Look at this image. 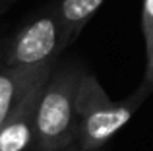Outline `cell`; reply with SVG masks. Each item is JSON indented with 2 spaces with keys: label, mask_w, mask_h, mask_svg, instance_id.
<instances>
[{
  "label": "cell",
  "mask_w": 153,
  "mask_h": 151,
  "mask_svg": "<svg viewBox=\"0 0 153 151\" xmlns=\"http://www.w3.org/2000/svg\"><path fill=\"white\" fill-rule=\"evenodd\" d=\"M60 151H79V149L76 147V145H72V147H68V149H60Z\"/></svg>",
  "instance_id": "11"
},
{
  "label": "cell",
  "mask_w": 153,
  "mask_h": 151,
  "mask_svg": "<svg viewBox=\"0 0 153 151\" xmlns=\"http://www.w3.org/2000/svg\"><path fill=\"white\" fill-rule=\"evenodd\" d=\"M82 68L74 62H56L35 113V149L60 151L76 140V91Z\"/></svg>",
  "instance_id": "2"
},
{
  "label": "cell",
  "mask_w": 153,
  "mask_h": 151,
  "mask_svg": "<svg viewBox=\"0 0 153 151\" xmlns=\"http://www.w3.org/2000/svg\"><path fill=\"white\" fill-rule=\"evenodd\" d=\"M12 2H14V0H0V12H4Z\"/></svg>",
  "instance_id": "9"
},
{
  "label": "cell",
  "mask_w": 153,
  "mask_h": 151,
  "mask_svg": "<svg viewBox=\"0 0 153 151\" xmlns=\"http://www.w3.org/2000/svg\"><path fill=\"white\" fill-rule=\"evenodd\" d=\"M56 62L39 66H0V126L35 85L49 78Z\"/></svg>",
  "instance_id": "5"
},
{
  "label": "cell",
  "mask_w": 153,
  "mask_h": 151,
  "mask_svg": "<svg viewBox=\"0 0 153 151\" xmlns=\"http://www.w3.org/2000/svg\"><path fill=\"white\" fill-rule=\"evenodd\" d=\"M153 93L147 85H140L122 101H112L105 87L91 72L82 70L76 91V140L79 151H99L130 122L136 110Z\"/></svg>",
  "instance_id": "1"
},
{
  "label": "cell",
  "mask_w": 153,
  "mask_h": 151,
  "mask_svg": "<svg viewBox=\"0 0 153 151\" xmlns=\"http://www.w3.org/2000/svg\"><path fill=\"white\" fill-rule=\"evenodd\" d=\"M66 49L56 6H49L25 21L4 45V66H39L56 62Z\"/></svg>",
  "instance_id": "3"
},
{
  "label": "cell",
  "mask_w": 153,
  "mask_h": 151,
  "mask_svg": "<svg viewBox=\"0 0 153 151\" xmlns=\"http://www.w3.org/2000/svg\"><path fill=\"white\" fill-rule=\"evenodd\" d=\"M143 85H147L149 89H153V47L147 50V70H146V78H143Z\"/></svg>",
  "instance_id": "8"
},
{
  "label": "cell",
  "mask_w": 153,
  "mask_h": 151,
  "mask_svg": "<svg viewBox=\"0 0 153 151\" xmlns=\"http://www.w3.org/2000/svg\"><path fill=\"white\" fill-rule=\"evenodd\" d=\"M4 45H6V39H0V58L4 56Z\"/></svg>",
  "instance_id": "10"
},
{
  "label": "cell",
  "mask_w": 153,
  "mask_h": 151,
  "mask_svg": "<svg viewBox=\"0 0 153 151\" xmlns=\"http://www.w3.org/2000/svg\"><path fill=\"white\" fill-rule=\"evenodd\" d=\"M0 66H2V58H0Z\"/></svg>",
  "instance_id": "12"
},
{
  "label": "cell",
  "mask_w": 153,
  "mask_h": 151,
  "mask_svg": "<svg viewBox=\"0 0 153 151\" xmlns=\"http://www.w3.org/2000/svg\"><path fill=\"white\" fill-rule=\"evenodd\" d=\"M107 0H60L56 6V14L62 23L64 45L70 47L78 39L82 29L87 25L91 18L99 12V8Z\"/></svg>",
  "instance_id": "6"
},
{
  "label": "cell",
  "mask_w": 153,
  "mask_h": 151,
  "mask_svg": "<svg viewBox=\"0 0 153 151\" xmlns=\"http://www.w3.org/2000/svg\"><path fill=\"white\" fill-rule=\"evenodd\" d=\"M45 81L35 85L8 116V120L0 126V151H37L35 149V113H37V103L43 93Z\"/></svg>",
  "instance_id": "4"
},
{
  "label": "cell",
  "mask_w": 153,
  "mask_h": 151,
  "mask_svg": "<svg viewBox=\"0 0 153 151\" xmlns=\"http://www.w3.org/2000/svg\"><path fill=\"white\" fill-rule=\"evenodd\" d=\"M142 33L147 53L153 47V0H143L142 4Z\"/></svg>",
  "instance_id": "7"
}]
</instances>
